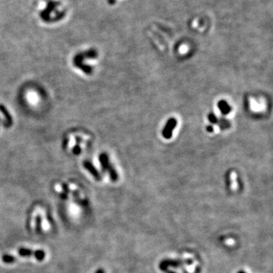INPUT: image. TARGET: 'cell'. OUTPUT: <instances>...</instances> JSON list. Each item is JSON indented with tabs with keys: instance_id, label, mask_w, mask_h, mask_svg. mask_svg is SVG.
Wrapping results in <instances>:
<instances>
[{
	"instance_id": "obj_7",
	"label": "cell",
	"mask_w": 273,
	"mask_h": 273,
	"mask_svg": "<svg viewBox=\"0 0 273 273\" xmlns=\"http://www.w3.org/2000/svg\"><path fill=\"white\" fill-rule=\"evenodd\" d=\"M218 107L223 115H228L231 111V107L225 100H221L218 102Z\"/></svg>"
},
{
	"instance_id": "obj_12",
	"label": "cell",
	"mask_w": 273,
	"mask_h": 273,
	"mask_svg": "<svg viewBox=\"0 0 273 273\" xmlns=\"http://www.w3.org/2000/svg\"><path fill=\"white\" fill-rule=\"evenodd\" d=\"M33 256H34L38 261H42L45 259L46 253L44 250H36V251H33Z\"/></svg>"
},
{
	"instance_id": "obj_15",
	"label": "cell",
	"mask_w": 273,
	"mask_h": 273,
	"mask_svg": "<svg viewBox=\"0 0 273 273\" xmlns=\"http://www.w3.org/2000/svg\"><path fill=\"white\" fill-rule=\"evenodd\" d=\"M68 193H69V188L67 184H63V192L60 194V197H61L62 200H65L68 199Z\"/></svg>"
},
{
	"instance_id": "obj_6",
	"label": "cell",
	"mask_w": 273,
	"mask_h": 273,
	"mask_svg": "<svg viewBox=\"0 0 273 273\" xmlns=\"http://www.w3.org/2000/svg\"><path fill=\"white\" fill-rule=\"evenodd\" d=\"M0 112L3 114L4 117H5V120H6V126L10 127L11 126L13 123V119L11 116L10 115L9 112L8 111V109L3 106V105H0Z\"/></svg>"
},
{
	"instance_id": "obj_14",
	"label": "cell",
	"mask_w": 273,
	"mask_h": 273,
	"mask_svg": "<svg viewBox=\"0 0 273 273\" xmlns=\"http://www.w3.org/2000/svg\"><path fill=\"white\" fill-rule=\"evenodd\" d=\"M42 218L40 215H37L36 218V231L37 234H40L42 231Z\"/></svg>"
},
{
	"instance_id": "obj_9",
	"label": "cell",
	"mask_w": 273,
	"mask_h": 273,
	"mask_svg": "<svg viewBox=\"0 0 273 273\" xmlns=\"http://www.w3.org/2000/svg\"><path fill=\"white\" fill-rule=\"evenodd\" d=\"M82 55H83L84 59H96L98 56V53L94 49H90L84 52H82Z\"/></svg>"
},
{
	"instance_id": "obj_20",
	"label": "cell",
	"mask_w": 273,
	"mask_h": 273,
	"mask_svg": "<svg viewBox=\"0 0 273 273\" xmlns=\"http://www.w3.org/2000/svg\"><path fill=\"white\" fill-rule=\"evenodd\" d=\"M237 273H246V272H245L244 271H242V270H241V271H239Z\"/></svg>"
},
{
	"instance_id": "obj_18",
	"label": "cell",
	"mask_w": 273,
	"mask_h": 273,
	"mask_svg": "<svg viewBox=\"0 0 273 273\" xmlns=\"http://www.w3.org/2000/svg\"><path fill=\"white\" fill-rule=\"evenodd\" d=\"M206 130H207L208 132H212L213 131V128H212V126H208L206 128Z\"/></svg>"
},
{
	"instance_id": "obj_19",
	"label": "cell",
	"mask_w": 273,
	"mask_h": 273,
	"mask_svg": "<svg viewBox=\"0 0 273 273\" xmlns=\"http://www.w3.org/2000/svg\"><path fill=\"white\" fill-rule=\"evenodd\" d=\"M96 273H105V271H104V270H103L100 268V269L97 270V271H96Z\"/></svg>"
},
{
	"instance_id": "obj_2",
	"label": "cell",
	"mask_w": 273,
	"mask_h": 273,
	"mask_svg": "<svg viewBox=\"0 0 273 273\" xmlns=\"http://www.w3.org/2000/svg\"><path fill=\"white\" fill-rule=\"evenodd\" d=\"M60 2H57V1H54V0H49L48 2H47V5L46 6V8H44L43 11H40V15L41 19H42L43 21L45 22H49L50 18H51V14L53 11H56L57 8L58 6H59Z\"/></svg>"
},
{
	"instance_id": "obj_10",
	"label": "cell",
	"mask_w": 273,
	"mask_h": 273,
	"mask_svg": "<svg viewBox=\"0 0 273 273\" xmlns=\"http://www.w3.org/2000/svg\"><path fill=\"white\" fill-rule=\"evenodd\" d=\"M65 16V11H56V14H55L54 17H51L49 23L59 21L63 19V17H64Z\"/></svg>"
},
{
	"instance_id": "obj_16",
	"label": "cell",
	"mask_w": 273,
	"mask_h": 273,
	"mask_svg": "<svg viewBox=\"0 0 273 273\" xmlns=\"http://www.w3.org/2000/svg\"><path fill=\"white\" fill-rule=\"evenodd\" d=\"M208 119H209V122L212 124H218V119L213 113H210V114L208 116Z\"/></svg>"
},
{
	"instance_id": "obj_3",
	"label": "cell",
	"mask_w": 273,
	"mask_h": 273,
	"mask_svg": "<svg viewBox=\"0 0 273 273\" xmlns=\"http://www.w3.org/2000/svg\"><path fill=\"white\" fill-rule=\"evenodd\" d=\"M84 56L82 55V52L78 53L74 58V65L76 66L77 68H80L81 70L83 71L86 75H91L93 72V68L92 66H90L88 65L84 64Z\"/></svg>"
},
{
	"instance_id": "obj_5",
	"label": "cell",
	"mask_w": 273,
	"mask_h": 273,
	"mask_svg": "<svg viewBox=\"0 0 273 273\" xmlns=\"http://www.w3.org/2000/svg\"><path fill=\"white\" fill-rule=\"evenodd\" d=\"M83 166L84 167L85 169L93 175V176H94V178H95L96 180L100 181V180L102 179V176L101 175H100V173L97 171V169H96L95 166H94L90 162H89V161H84V162H83Z\"/></svg>"
},
{
	"instance_id": "obj_8",
	"label": "cell",
	"mask_w": 273,
	"mask_h": 273,
	"mask_svg": "<svg viewBox=\"0 0 273 273\" xmlns=\"http://www.w3.org/2000/svg\"><path fill=\"white\" fill-rule=\"evenodd\" d=\"M17 253H18L19 256H22V257H30V256H33V250L28 248H24V247H21L20 249H18Z\"/></svg>"
},
{
	"instance_id": "obj_17",
	"label": "cell",
	"mask_w": 273,
	"mask_h": 273,
	"mask_svg": "<svg viewBox=\"0 0 273 273\" xmlns=\"http://www.w3.org/2000/svg\"><path fill=\"white\" fill-rule=\"evenodd\" d=\"M72 151H73V153L75 155H79L80 153H81V147H80L79 144H77L76 145H75V147H74L73 150H72Z\"/></svg>"
},
{
	"instance_id": "obj_13",
	"label": "cell",
	"mask_w": 273,
	"mask_h": 273,
	"mask_svg": "<svg viewBox=\"0 0 273 273\" xmlns=\"http://www.w3.org/2000/svg\"><path fill=\"white\" fill-rule=\"evenodd\" d=\"M218 125H219L221 129L222 130L228 129V128H229V127L231 126L230 122H228V120H226V119H218Z\"/></svg>"
},
{
	"instance_id": "obj_11",
	"label": "cell",
	"mask_w": 273,
	"mask_h": 273,
	"mask_svg": "<svg viewBox=\"0 0 273 273\" xmlns=\"http://www.w3.org/2000/svg\"><path fill=\"white\" fill-rule=\"evenodd\" d=\"M2 260L4 263L11 264V263H13V262H15L16 258L14 257V256H12V255L4 254L3 256H2Z\"/></svg>"
},
{
	"instance_id": "obj_1",
	"label": "cell",
	"mask_w": 273,
	"mask_h": 273,
	"mask_svg": "<svg viewBox=\"0 0 273 273\" xmlns=\"http://www.w3.org/2000/svg\"><path fill=\"white\" fill-rule=\"evenodd\" d=\"M99 160H100L103 172H108V173L109 174V177L113 181H118L119 180V174L114 169V167L112 166V164L110 163L108 155L106 153H102L99 157Z\"/></svg>"
},
{
	"instance_id": "obj_4",
	"label": "cell",
	"mask_w": 273,
	"mask_h": 273,
	"mask_svg": "<svg viewBox=\"0 0 273 273\" xmlns=\"http://www.w3.org/2000/svg\"><path fill=\"white\" fill-rule=\"evenodd\" d=\"M177 125V120L174 118L169 119L166 126L162 130V136L166 139H170L172 136V132Z\"/></svg>"
}]
</instances>
